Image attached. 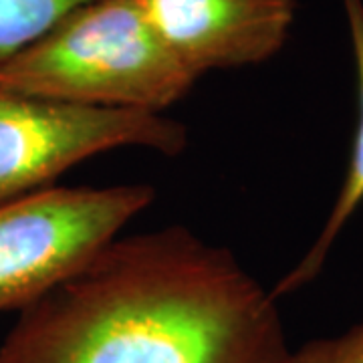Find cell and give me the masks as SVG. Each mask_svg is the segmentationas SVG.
I'll list each match as a JSON object with an SVG mask.
<instances>
[{"instance_id":"1","label":"cell","mask_w":363,"mask_h":363,"mask_svg":"<svg viewBox=\"0 0 363 363\" xmlns=\"http://www.w3.org/2000/svg\"><path fill=\"white\" fill-rule=\"evenodd\" d=\"M277 297L186 226L116 236L18 311L0 363H289Z\"/></svg>"},{"instance_id":"2","label":"cell","mask_w":363,"mask_h":363,"mask_svg":"<svg viewBox=\"0 0 363 363\" xmlns=\"http://www.w3.org/2000/svg\"><path fill=\"white\" fill-rule=\"evenodd\" d=\"M140 0H93L0 63V89L57 104L164 113L198 81Z\"/></svg>"},{"instance_id":"3","label":"cell","mask_w":363,"mask_h":363,"mask_svg":"<svg viewBox=\"0 0 363 363\" xmlns=\"http://www.w3.org/2000/svg\"><path fill=\"white\" fill-rule=\"evenodd\" d=\"M156 200L147 184L49 186L0 204V313L61 285Z\"/></svg>"},{"instance_id":"4","label":"cell","mask_w":363,"mask_h":363,"mask_svg":"<svg viewBox=\"0 0 363 363\" xmlns=\"http://www.w3.org/2000/svg\"><path fill=\"white\" fill-rule=\"evenodd\" d=\"M119 147L180 156L188 128L164 113L79 107L0 89V204L49 188L67 169Z\"/></svg>"},{"instance_id":"5","label":"cell","mask_w":363,"mask_h":363,"mask_svg":"<svg viewBox=\"0 0 363 363\" xmlns=\"http://www.w3.org/2000/svg\"><path fill=\"white\" fill-rule=\"evenodd\" d=\"M176 57L198 77L262 65L285 49L297 0H140Z\"/></svg>"},{"instance_id":"6","label":"cell","mask_w":363,"mask_h":363,"mask_svg":"<svg viewBox=\"0 0 363 363\" xmlns=\"http://www.w3.org/2000/svg\"><path fill=\"white\" fill-rule=\"evenodd\" d=\"M341 6L350 30L351 55H353L355 81H357V125L351 143L350 162H347L343 184L339 188V194L321 233L317 234V238L303 255V259L272 289V295L277 298L307 286L321 274L331 248L337 242L339 234L343 233L351 216L363 204V0H341Z\"/></svg>"},{"instance_id":"7","label":"cell","mask_w":363,"mask_h":363,"mask_svg":"<svg viewBox=\"0 0 363 363\" xmlns=\"http://www.w3.org/2000/svg\"><path fill=\"white\" fill-rule=\"evenodd\" d=\"M93 0H0V63Z\"/></svg>"},{"instance_id":"8","label":"cell","mask_w":363,"mask_h":363,"mask_svg":"<svg viewBox=\"0 0 363 363\" xmlns=\"http://www.w3.org/2000/svg\"><path fill=\"white\" fill-rule=\"evenodd\" d=\"M289 363H363V321L333 337H317L291 351Z\"/></svg>"}]
</instances>
